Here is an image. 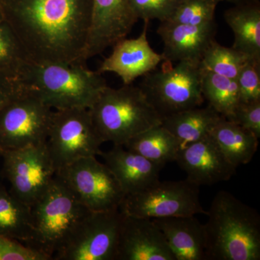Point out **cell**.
Returning <instances> with one entry per match:
<instances>
[{
    "instance_id": "obj_1",
    "label": "cell",
    "mask_w": 260,
    "mask_h": 260,
    "mask_svg": "<svg viewBox=\"0 0 260 260\" xmlns=\"http://www.w3.org/2000/svg\"><path fill=\"white\" fill-rule=\"evenodd\" d=\"M0 15L32 62L86 64L92 0H0Z\"/></svg>"
},
{
    "instance_id": "obj_2",
    "label": "cell",
    "mask_w": 260,
    "mask_h": 260,
    "mask_svg": "<svg viewBox=\"0 0 260 260\" xmlns=\"http://www.w3.org/2000/svg\"><path fill=\"white\" fill-rule=\"evenodd\" d=\"M204 224L210 260H259L260 216L232 193L214 197Z\"/></svg>"
},
{
    "instance_id": "obj_3",
    "label": "cell",
    "mask_w": 260,
    "mask_h": 260,
    "mask_svg": "<svg viewBox=\"0 0 260 260\" xmlns=\"http://www.w3.org/2000/svg\"><path fill=\"white\" fill-rule=\"evenodd\" d=\"M51 109H89L108 86L102 74L86 64L29 61L19 78Z\"/></svg>"
},
{
    "instance_id": "obj_4",
    "label": "cell",
    "mask_w": 260,
    "mask_h": 260,
    "mask_svg": "<svg viewBox=\"0 0 260 260\" xmlns=\"http://www.w3.org/2000/svg\"><path fill=\"white\" fill-rule=\"evenodd\" d=\"M98 133L104 143L124 145L136 135L162 123V116L139 86H107L89 108Z\"/></svg>"
},
{
    "instance_id": "obj_5",
    "label": "cell",
    "mask_w": 260,
    "mask_h": 260,
    "mask_svg": "<svg viewBox=\"0 0 260 260\" xmlns=\"http://www.w3.org/2000/svg\"><path fill=\"white\" fill-rule=\"evenodd\" d=\"M30 209L34 228L32 247L51 259L90 211L56 176L49 189Z\"/></svg>"
},
{
    "instance_id": "obj_6",
    "label": "cell",
    "mask_w": 260,
    "mask_h": 260,
    "mask_svg": "<svg viewBox=\"0 0 260 260\" xmlns=\"http://www.w3.org/2000/svg\"><path fill=\"white\" fill-rule=\"evenodd\" d=\"M162 69L144 75L140 85L150 104L162 116L201 107L204 103L201 62L181 61L173 66L165 61Z\"/></svg>"
},
{
    "instance_id": "obj_7",
    "label": "cell",
    "mask_w": 260,
    "mask_h": 260,
    "mask_svg": "<svg viewBox=\"0 0 260 260\" xmlns=\"http://www.w3.org/2000/svg\"><path fill=\"white\" fill-rule=\"evenodd\" d=\"M104 143L88 109L53 111L46 145L56 171L80 158L100 155Z\"/></svg>"
},
{
    "instance_id": "obj_8",
    "label": "cell",
    "mask_w": 260,
    "mask_h": 260,
    "mask_svg": "<svg viewBox=\"0 0 260 260\" xmlns=\"http://www.w3.org/2000/svg\"><path fill=\"white\" fill-rule=\"evenodd\" d=\"M52 109L25 86L0 109V151L46 143Z\"/></svg>"
},
{
    "instance_id": "obj_9",
    "label": "cell",
    "mask_w": 260,
    "mask_h": 260,
    "mask_svg": "<svg viewBox=\"0 0 260 260\" xmlns=\"http://www.w3.org/2000/svg\"><path fill=\"white\" fill-rule=\"evenodd\" d=\"M124 214L89 211L75 228L56 260H116Z\"/></svg>"
},
{
    "instance_id": "obj_10",
    "label": "cell",
    "mask_w": 260,
    "mask_h": 260,
    "mask_svg": "<svg viewBox=\"0 0 260 260\" xmlns=\"http://www.w3.org/2000/svg\"><path fill=\"white\" fill-rule=\"evenodd\" d=\"M119 209L128 216L151 219L207 215L200 203L199 186L187 179L159 180L144 190L126 195Z\"/></svg>"
},
{
    "instance_id": "obj_11",
    "label": "cell",
    "mask_w": 260,
    "mask_h": 260,
    "mask_svg": "<svg viewBox=\"0 0 260 260\" xmlns=\"http://www.w3.org/2000/svg\"><path fill=\"white\" fill-rule=\"evenodd\" d=\"M55 176L90 211L119 209L125 197L110 169L95 156L75 160Z\"/></svg>"
},
{
    "instance_id": "obj_12",
    "label": "cell",
    "mask_w": 260,
    "mask_h": 260,
    "mask_svg": "<svg viewBox=\"0 0 260 260\" xmlns=\"http://www.w3.org/2000/svg\"><path fill=\"white\" fill-rule=\"evenodd\" d=\"M0 155L3 158V174L10 184V192L31 208L55 177L56 170L46 143L3 150Z\"/></svg>"
},
{
    "instance_id": "obj_13",
    "label": "cell",
    "mask_w": 260,
    "mask_h": 260,
    "mask_svg": "<svg viewBox=\"0 0 260 260\" xmlns=\"http://www.w3.org/2000/svg\"><path fill=\"white\" fill-rule=\"evenodd\" d=\"M138 21L130 0H92V18L83 63L126 38Z\"/></svg>"
},
{
    "instance_id": "obj_14",
    "label": "cell",
    "mask_w": 260,
    "mask_h": 260,
    "mask_svg": "<svg viewBox=\"0 0 260 260\" xmlns=\"http://www.w3.org/2000/svg\"><path fill=\"white\" fill-rule=\"evenodd\" d=\"M175 161L199 187L229 180L237 170L210 135L180 149Z\"/></svg>"
},
{
    "instance_id": "obj_15",
    "label": "cell",
    "mask_w": 260,
    "mask_h": 260,
    "mask_svg": "<svg viewBox=\"0 0 260 260\" xmlns=\"http://www.w3.org/2000/svg\"><path fill=\"white\" fill-rule=\"evenodd\" d=\"M149 22L136 39H124L113 45L112 53L104 59L97 70L99 73H114L120 77L124 85H130L139 77L156 70L164 59L150 47L148 39Z\"/></svg>"
},
{
    "instance_id": "obj_16",
    "label": "cell",
    "mask_w": 260,
    "mask_h": 260,
    "mask_svg": "<svg viewBox=\"0 0 260 260\" xmlns=\"http://www.w3.org/2000/svg\"><path fill=\"white\" fill-rule=\"evenodd\" d=\"M116 260H176L153 219L124 215Z\"/></svg>"
},
{
    "instance_id": "obj_17",
    "label": "cell",
    "mask_w": 260,
    "mask_h": 260,
    "mask_svg": "<svg viewBox=\"0 0 260 260\" xmlns=\"http://www.w3.org/2000/svg\"><path fill=\"white\" fill-rule=\"evenodd\" d=\"M216 32L215 21L200 25L161 22L157 32L164 44L162 61L201 62L205 51L215 40Z\"/></svg>"
},
{
    "instance_id": "obj_18",
    "label": "cell",
    "mask_w": 260,
    "mask_h": 260,
    "mask_svg": "<svg viewBox=\"0 0 260 260\" xmlns=\"http://www.w3.org/2000/svg\"><path fill=\"white\" fill-rule=\"evenodd\" d=\"M100 155L125 196L144 190L156 183L164 168L124 145H114L111 150L102 152Z\"/></svg>"
},
{
    "instance_id": "obj_19",
    "label": "cell",
    "mask_w": 260,
    "mask_h": 260,
    "mask_svg": "<svg viewBox=\"0 0 260 260\" xmlns=\"http://www.w3.org/2000/svg\"><path fill=\"white\" fill-rule=\"evenodd\" d=\"M176 260H206L204 224L194 215L153 218Z\"/></svg>"
},
{
    "instance_id": "obj_20",
    "label": "cell",
    "mask_w": 260,
    "mask_h": 260,
    "mask_svg": "<svg viewBox=\"0 0 260 260\" xmlns=\"http://www.w3.org/2000/svg\"><path fill=\"white\" fill-rule=\"evenodd\" d=\"M224 18L234 36L232 47L260 61V5L259 1L235 5L225 12Z\"/></svg>"
},
{
    "instance_id": "obj_21",
    "label": "cell",
    "mask_w": 260,
    "mask_h": 260,
    "mask_svg": "<svg viewBox=\"0 0 260 260\" xmlns=\"http://www.w3.org/2000/svg\"><path fill=\"white\" fill-rule=\"evenodd\" d=\"M221 116L208 105L204 108H191L166 116L162 118L161 124L175 137L181 149L209 135Z\"/></svg>"
},
{
    "instance_id": "obj_22",
    "label": "cell",
    "mask_w": 260,
    "mask_h": 260,
    "mask_svg": "<svg viewBox=\"0 0 260 260\" xmlns=\"http://www.w3.org/2000/svg\"><path fill=\"white\" fill-rule=\"evenodd\" d=\"M209 135L229 161L237 168L252 160L259 145V138L252 133L223 116Z\"/></svg>"
},
{
    "instance_id": "obj_23",
    "label": "cell",
    "mask_w": 260,
    "mask_h": 260,
    "mask_svg": "<svg viewBox=\"0 0 260 260\" xmlns=\"http://www.w3.org/2000/svg\"><path fill=\"white\" fill-rule=\"evenodd\" d=\"M0 234L32 247L34 228L31 209L2 184H0Z\"/></svg>"
},
{
    "instance_id": "obj_24",
    "label": "cell",
    "mask_w": 260,
    "mask_h": 260,
    "mask_svg": "<svg viewBox=\"0 0 260 260\" xmlns=\"http://www.w3.org/2000/svg\"><path fill=\"white\" fill-rule=\"evenodd\" d=\"M124 146L164 167L167 162L175 161L180 149L175 137L162 124L136 135Z\"/></svg>"
},
{
    "instance_id": "obj_25",
    "label": "cell",
    "mask_w": 260,
    "mask_h": 260,
    "mask_svg": "<svg viewBox=\"0 0 260 260\" xmlns=\"http://www.w3.org/2000/svg\"><path fill=\"white\" fill-rule=\"evenodd\" d=\"M201 90L208 105L226 119L233 115L239 104L237 80L203 69Z\"/></svg>"
},
{
    "instance_id": "obj_26",
    "label": "cell",
    "mask_w": 260,
    "mask_h": 260,
    "mask_svg": "<svg viewBox=\"0 0 260 260\" xmlns=\"http://www.w3.org/2000/svg\"><path fill=\"white\" fill-rule=\"evenodd\" d=\"M251 60L253 59L241 51L220 45L215 40L205 51L201 65L204 70L237 80L241 70Z\"/></svg>"
},
{
    "instance_id": "obj_27",
    "label": "cell",
    "mask_w": 260,
    "mask_h": 260,
    "mask_svg": "<svg viewBox=\"0 0 260 260\" xmlns=\"http://www.w3.org/2000/svg\"><path fill=\"white\" fill-rule=\"evenodd\" d=\"M29 61L14 32L0 15V75L19 80Z\"/></svg>"
},
{
    "instance_id": "obj_28",
    "label": "cell",
    "mask_w": 260,
    "mask_h": 260,
    "mask_svg": "<svg viewBox=\"0 0 260 260\" xmlns=\"http://www.w3.org/2000/svg\"><path fill=\"white\" fill-rule=\"evenodd\" d=\"M218 4L215 0H181L167 21L191 25L213 23Z\"/></svg>"
},
{
    "instance_id": "obj_29",
    "label": "cell",
    "mask_w": 260,
    "mask_h": 260,
    "mask_svg": "<svg viewBox=\"0 0 260 260\" xmlns=\"http://www.w3.org/2000/svg\"><path fill=\"white\" fill-rule=\"evenodd\" d=\"M181 0H130L132 9L138 20L167 21L172 17Z\"/></svg>"
},
{
    "instance_id": "obj_30",
    "label": "cell",
    "mask_w": 260,
    "mask_h": 260,
    "mask_svg": "<svg viewBox=\"0 0 260 260\" xmlns=\"http://www.w3.org/2000/svg\"><path fill=\"white\" fill-rule=\"evenodd\" d=\"M237 82L239 102L260 101V62L251 60L241 70Z\"/></svg>"
},
{
    "instance_id": "obj_31",
    "label": "cell",
    "mask_w": 260,
    "mask_h": 260,
    "mask_svg": "<svg viewBox=\"0 0 260 260\" xmlns=\"http://www.w3.org/2000/svg\"><path fill=\"white\" fill-rule=\"evenodd\" d=\"M50 256L0 234V260H51Z\"/></svg>"
},
{
    "instance_id": "obj_32",
    "label": "cell",
    "mask_w": 260,
    "mask_h": 260,
    "mask_svg": "<svg viewBox=\"0 0 260 260\" xmlns=\"http://www.w3.org/2000/svg\"><path fill=\"white\" fill-rule=\"evenodd\" d=\"M227 119L249 130L256 138H259L260 101L249 103L239 102L233 115Z\"/></svg>"
},
{
    "instance_id": "obj_33",
    "label": "cell",
    "mask_w": 260,
    "mask_h": 260,
    "mask_svg": "<svg viewBox=\"0 0 260 260\" xmlns=\"http://www.w3.org/2000/svg\"><path fill=\"white\" fill-rule=\"evenodd\" d=\"M20 80L0 75V109L25 88Z\"/></svg>"
},
{
    "instance_id": "obj_34",
    "label": "cell",
    "mask_w": 260,
    "mask_h": 260,
    "mask_svg": "<svg viewBox=\"0 0 260 260\" xmlns=\"http://www.w3.org/2000/svg\"><path fill=\"white\" fill-rule=\"evenodd\" d=\"M217 3L220 2L226 1L229 3H234L235 5L244 4V3H251V2L259 1V0H215Z\"/></svg>"
}]
</instances>
